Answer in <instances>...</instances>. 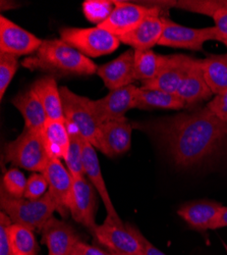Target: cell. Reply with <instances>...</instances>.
<instances>
[{
  "mask_svg": "<svg viewBox=\"0 0 227 255\" xmlns=\"http://www.w3.org/2000/svg\"><path fill=\"white\" fill-rule=\"evenodd\" d=\"M60 39L87 57L110 54L120 44L116 36L99 27L61 29Z\"/></svg>",
  "mask_w": 227,
  "mask_h": 255,
  "instance_id": "6",
  "label": "cell"
},
{
  "mask_svg": "<svg viewBox=\"0 0 227 255\" xmlns=\"http://www.w3.org/2000/svg\"><path fill=\"white\" fill-rule=\"evenodd\" d=\"M72 255H111V253H108L98 247L89 245L80 240L74 248Z\"/></svg>",
  "mask_w": 227,
  "mask_h": 255,
  "instance_id": "38",
  "label": "cell"
},
{
  "mask_svg": "<svg viewBox=\"0 0 227 255\" xmlns=\"http://www.w3.org/2000/svg\"><path fill=\"white\" fill-rule=\"evenodd\" d=\"M115 7V1L109 0H86L82 3V11L91 23L97 26L104 23Z\"/></svg>",
  "mask_w": 227,
  "mask_h": 255,
  "instance_id": "30",
  "label": "cell"
},
{
  "mask_svg": "<svg viewBox=\"0 0 227 255\" xmlns=\"http://www.w3.org/2000/svg\"><path fill=\"white\" fill-rule=\"evenodd\" d=\"M193 58L183 54L171 55V60L155 78L142 82V88L159 90L176 95L177 89L187 74Z\"/></svg>",
  "mask_w": 227,
  "mask_h": 255,
  "instance_id": "19",
  "label": "cell"
},
{
  "mask_svg": "<svg viewBox=\"0 0 227 255\" xmlns=\"http://www.w3.org/2000/svg\"><path fill=\"white\" fill-rule=\"evenodd\" d=\"M94 186L86 178H74L71 202L73 219L94 234L98 225L95 217L97 211V196Z\"/></svg>",
  "mask_w": 227,
  "mask_h": 255,
  "instance_id": "13",
  "label": "cell"
},
{
  "mask_svg": "<svg viewBox=\"0 0 227 255\" xmlns=\"http://www.w3.org/2000/svg\"><path fill=\"white\" fill-rule=\"evenodd\" d=\"M111 255H125V254H117V253H113V252H110Z\"/></svg>",
  "mask_w": 227,
  "mask_h": 255,
  "instance_id": "41",
  "label": "cell"
},
{
  "mask_svg": "<svg viewBox=\"0 0 227 255\" xmlns=\"http://www.w3.org/2000/svg\"><path fill=\"white\" fill-rule=\"evenodd\" d=\"M133 126L128 120L101 124L99 148L108 157H115L130 150Z\"/></svg>",
  "mask_w": 227,
  "mask_h": 255,
  "instance_id": "14",
  "label": "cell"
},
{
  "mask_svg": "<svg viewBox=\"0 0 227 255\" xmlns=\"http://www.w3.org/2000/svg\"><path fill=\"white\" fill-rule=\"evenodd\" d=\"M42 136L51 159H66L69 153L71 136L64 121L48 119L42 129Z\"/></svg>",
  "mask_w": 227,
  "mask_h": 255,
  "instance_id": "23",
  "label": "cell"
},
{
  "mask_svg": "<svg viewBox=\"0 0 227 255\" xmlns=\"http://www.w3.org/2000/svg\"><path fill=\"white\" fill-rule=\"evenodd\" d=\"M207 106L217 118L227 123V90L219 95H215Z\"/></svg>",
  "mask_w": 227,
  "mask_h": 255,
  "instance_id": "36",
  "label": "cell"
},
{
  "mask_svg": "<svg viewBox=\"0 0 227 255\" xmlns=\"http://www.w3.org/2000/svg\"><path fill=\"white\" fill-rule=\"evenodd\" d=\"M206 82L214 95L227 90V53L212 54L199 59Z\"/></svg>",
  "mask_w": 227,
  "mask_h": 255,
  "instance_id": "26",
  "label": "cell"
},
{
  "mask_svg": "<svg viewBox=\"0 0 227 255\" xmlns=\"http://www.w3.org/2000/svg\"><path fill=\"white\" fill-rule=\"evenodd\" d=\"M166 19L161 15L148 17L136 29L118 39L121 43L132 46L135 50H150L159 44Z\"/></svg>",
  "mask_w": 227,
  "mask_h": 255,
  "instance_id": "20",
  "label": "cell"
},
{
  "mask_svg": "<svg viewBox=\"0 0 227 255\" xmlns=\"http://www.w3.org/2000/svg\"><path fill=\"white\" fill-rule=\"evenodd\" d=\"M227 227V206H222L219 214L212 225L211 230H217L221 228H226Z\"/></svg>",
  "mask_w": 227,
  "mask_h": 255,
  "instance_id": "40",
  "label": "cell"
},
{
  "mask_svg": "<svg viewBox=\"0 0 227 255\" xmlns=\"http://www.w3.org/2000/svg\"><path fill=\"white\" fill-rule=\"evenodd\" d=\"M93 236L99 243L111 252L125 255H144L143 247L138 239L134 226H119L105 219L102 225L97 226Z\"/></svg>",
  "mask_w": 227,
  "mask_h": 255,
  "instance_id": "9",
  "label": "cell"
},
{
  "mask_svg": "<svg viewBox=\"0 0 227 255\" xmlns=\"http://www.w3.org/2000/svg\"><path fill=\"white\" fill-rule=\"evenodd\" d=\"M135 109L141 111L150 110H183L184 102L174 94L159 90H150L138 87L136 91Z\"/></svg>",
  "mask_w": 227,
  "mask_h": 255,
  "instance_id": "25",
  "label": "cell"
},
{
  "mask_svg": "<svg viewBox=\"0 0 227 255\" xmlns=\"http://www.w3.org/2000/svg\"><path fill=\"white\" fill-rule=\"evenodd\" d=\"M212 17L215 23L214 27L218 30L222 42H224L227 39V1H224V3L215 11Z\"/></svg>",
  "mask_w": 227,
  "mask_h": 255,
  "instance_id": "37",
  "label": "cell"
},
{
  "mask_svg": "<svg viewBox=\"0 0 227 255\" xmlns=\"http://www.w3.org/2000/svg\"><path fill=\"white\" fill-rule=\"evenodd\" d=\"M42 174L48 181V192L56 205V211L61 217L67 218L69 212H71L73 176L60 159H50Z\"/></svg>",
  "mask_w": 227,
  "mask_h": 255,
  "instance_id": "11",
  "label": "cell"
},
{
  "mask_svg": "<svg viewBox=\"0 0 227 255\" xmlns=\"http://www.w3.org/2000/svg\"><path fill=\"white\" fill-rule=\"evenodd\" d=\"M49 190V184L42 173H34L32 174L27 182L25 198L37 200L42 198L46 195Z\"/></svg>",
  "mask_w": 227,
  "mask_h": 255,
  "instance_id": "33",
  "label": "cell"
},
{
  "mask_svg": "<svg viewBox=\"0 0 227 255\" xmlns=\"http://www.w3.org/2000/svg\"><path fill=\"white\" fill-rule=\"evenodd\" d=\"M59 91L69 133L79 135L98 149L101 124L91 109L90 98L77 95L65 86Z\"/></svg>",
  "mask_w": 227,
  "mask_h": 255,
  "instance_id": "3",
  "label": "cell"
},
{
  "mask_svg": "<svg viewBox=\"0 0 227 255\" xmlns=\"http://www.w3.org/2000/svg\"><path fill=\"white\" fill-rule=\"evenodd\" d=\"M176 95L184 102L185 109L195 108L199 103L209 100L214 95L205 80L199 59L193 58Z\"/></svg>",
  "mask_w": 227,
  "mask_h": 255,
  "instance_id": "18",
  "label": "cell"
},
{
  "mask_svg": "<svg viewBox=\"0 0 227 255\" xmlns=\"http://www.w3.org/2000/svg\"><path fill=\"white\" fill-rule=\"evenodd\" d=\"M151 127L174 163L183 168L201 164L227 140V123L217 118L207 105L157 120Z\"/></svg>",
  "mask_w": 227,
  "mask_h": 255,
  "instance_id": "1",
  "label": "cell"
},
{
  "mask_svg": "<svg viewBox=\"0 0 227 255\" xmlns=\"http://www.w3.org/2000/svg\"><path fill=\"white\" fill-rule=\"evenodd\" d=\"M8 233L13 255L38 254L40 248L34 235V231L22 225L11 224Z\"/></svg>",
  "mask_w": 227,
  "mask_h": 255,
  "instance_id": "28",
  "label": "cell"
},
{
  "mask_svg": "<svg viewBox=\"0 0 227 255\" xmlns=\"http://www.w3.org/2000/svg\"><path fill=\"white\" fill-rule=\"evenodd\" d=\"M171 60V55H161L153 50H135L136 79L146 82L155 78Z\"/></svg>",
  "mask_w": 227,
  "mask_h": 255,
  "instance_id": "27",
  "label": "cell"
},
{
  "mask_svg": "<svg viewBox=\"0 0 227 255\" xmlns=\"http://www.w3.org/2000/svg\"><path fill=\"white\" fill-rule=\"evenodd\" d=\"M5 160L28 171L43 173L50 156L47 152L42 131L25 128L24 132L4 148Z\"/></svg>",
  "mask_w": 227,
  "mask_h": 255,
  "instance_id": "5",
  "label": "cell"
},
{
  "mask_svg": "<svg viewBox=\"0 0 227 255\" xmlns=\"http://www.w3.org/2000/svg\"><path fill=\"white\" fill-rule=\"evenodd\" d=\"M22 66L31 71H43L56 76H91L98 66L89 57L61 39L43 40L42 45Z\"/></svg>",
  "mask_w": 227,
  "mask_h": 255,
  "instance_id": "2",
  "label": "cell"
},
{
  "mask_svg": "<svg viewBox=\"0 0 227 255\" xmlns=\"http://www.w3.org/2000/svg\"><path fill=\"white\" fill-rule=\"evenodd\" d=\"M223 43H224V44H225V46L227 47V39H226V40L223 42Z\"/></svg>",
  "mask_w": 227,
  "mask_h": 255,
  "instance_id": "42",
  "label": "cell"
},
{
  "mask_svg": "<svg viewBox=\"0 0 227 255\" xmlns=\"http://www.w3.org/2000/svg\"><path fill=\"white\" fill-rule=\"evenodd\" d=\"M12 224L10 218L1 211L0 214V255H13L9 239L8 229Z\"/></svg>",
  "mask_w": 227,
  "mask_h": 255,
  "instance_id": "35",
  "label": "cell"
},
{
  "mask_svg": "<svg viewBox=\"0 0 227 255\" xmlns=\"http://www.w3.org/2000/svg\"><path fill=\"white\" fill-rule=\"evenodd\" d=\"M212 40L222 42L221 36L215 27L201 29L189 28L178 25L167 18L158 45L203 51V46L206 42Z\"/></svg>",
  "mask_w": 227,
  "mask_h": 255,
  "instance_id": "7",
  "label": "cell"
},
{
  "mask_svg": "<svg viewBox=\"0 0 227 255\" xmlns=\"http://www.w3.org/2000/svg\"><path fill=\"white\" fill-rule=\"evenodd\" d=\"M82 158H84L85 174L90 183L94 186L98 194L100 195L107 212V220L114 222L119 226H125L116 212L112 200L109 196L107 187L103 179L99 159L97 156L96 148L86 140H82Z\"/></svg>",
  "mask_w": 227,
  "mask_h": 255,
  "instance_id": "17",
  "label": "cell"
},
{
  "mask_svg": "<svg viewBox=\"0 0 227 255\" xmlns=\"http://www.w3.org/2000/svg\"><path fill=\"white\" fill-rule=\"evenodd\" d=\"M222 206L212 200H197L181 205L177 214L192 229L205 232L211 230Z\"/></svg>",
  "mask_w": 227,
  "mask_h": 255,
  "instance_id": "21",
  "label": "cell"
},
{
  "mask_svg": "<svg viewBox=\"0 0 227 255\" xmlns=\"http://www.w3.org/2000/svg\"><path fill=\"white\" fill-rule=\"evenodd\" d=\"M43 40L24 28L17 26L10 19L0 16V52L8 53L16 57L34 54Z\"/></svg>",
  "mask_w": 227,
  "mask_h": 255,
  "instance_id": "12",
  "label": "cell"
},
{
  "mask_svg": "<svg viewBox=\"0 0 227 255\" xmlns=\"http://www.w3.org/2000/svg\"><path fill=\"white\" fill-rule=\"evenodd\" d=\"M12 104L22 114L25 120V128L42 131L48 117L42 102L31 87L17 94L12 99Z\"/></svg>",
  "mask_w": 227,
  "mask_h": 255,
  "instance_id": "22",
  "label": "cell"
},
{
  "mask_svg": "<svg viewBox=\"0 0 227 255\" xmlns=\"http://www.w3.org/2000/svg\"><path fill=\"white\" fill-rule=\"evenodd\" d=\"M27 182L28 179H26L22 172L17 168L11 167L5 172L2 178L1 190L13 198H23L26 192Z\"/></svg>",
  "mask_w": 227,
  "mask_h": 255,
  "instance_id": "31",
  "label": "cell"
},
{
  "mask_svg": "<svg viewBox=\"0 0 227 255\" xmlns=\"http://www.w3.org/2000/svg\"><path fill=\"white\" fill-rule=\"evenodd\" d=\"M96 74L110 91L133 85L137 80L135 50H127L112 61L98 67Z\"/></svg>",
  "mask_w": 227,
  "mask_h": 255,
  "instance_id": "15",
  "label": "cell"
},
{
  "mask_svg": "<svg viewBox=\"0 0 227 255\" xmlns=\"http://www.w3.org/2000/svg\"><path fill=\"white\" fill-rule=\"evenodd\" d=\"M71 143L69 153L66 161V166L70 171L73 178L86 177L84 168V158H82V139L79 135L70 134Z\"/></svg>",
  "mask_w": 227,
  "mask_h": 255,
  "instance_id": "29",
  "label": "cell"
},
{
  "mask_svg": "<svg viewBox=\"0 0 227 255\" xmlns=\"http://www.w3.org/2000/svg\"><path fill=\"white\" fill-rule=\"evenodd\" d=\"M42 242L48 248V255H72L80 241L76 231L69 224L52 217L41 231Z\"/></svg>",
  "mask_w": 227,
  "mask_h": 255,
  "instance_id": "16",
  "label": "cell"
},
{
  "mask_svg": "<svg viewBox=\"0 0 227 255\" xmlns=\"http://www.w3.org/2000/svg\"><path fill=\"white\" fill-rule=\"evenodd\" d=\"M18 68L17 57L0 52V99H3L9 84Z\"/></svg>",
  "mask_w": 227,
  "mask_h": 255,
  "instance_id": "32",
  "label": "cell"
},
{
  "mask_svg": "<svg viewBox=\"0 0 227 255\" xmlns=\"http://www.w3.org/2000/svg\"><path fill=\"white\" fill-rule=\"evenodd\" d=\"M31 88L42 102L48 119L64 121V108L60 91L53 76H45L35 81Z\"/></svg>",
  "mask_w": 227,
  "mask_h": 255,
  "instance_id": "24",
  "label": "cell"
},
{
  "mask_svg": "<svg viewBox=\"0 0 227 255\" xmlns=\"http://www.w3.org/2000/svg\"><path fill=\"white\" fill-rule=\"evenodd\" d=\"M175 3L176 7L213 16L215 11L224 3V1H178Z\"/></svg>",
  "mask_w": 227,
  "mask_h": 255,
  "instance_id": "34",
  "label": "cell"
},
{
  "mask_svg": "<svg viewBox=\"0 0 227 255\" xmlns=\"http://www.w3.org/2000/svg\"><path fill=\"white\" fill-rule=\"evenodd\" d=\"M0 204L12 224L25 226L34 232L42 231L56 211V205L49 192L42 198L32 200L25 197L13 198L1 190Z\"/></svg>",
  "mask_w": 227,
  "mask_h": 255,
  "instance_id": "4",
  "label": "cell"
},
{
  "mask_svg": "<svg viewBox=\"0 0 227 255\" xmlns=\"http://www.w3.org/2000/svg\"><path fill=\"white\" fill-rule=\"evenodd\" d=\"M135 233L138 237V239L140 240L142 247H143V254L144 255H166L165 253H163L161 250H159L157 247H155L147 238L144 237L142 235V233L134 227Z\"/></svg>",
  "mask_w": 227,
  "mask_h": 255,
  "instance_id": "39",
  "label": "cell"
},
{
  "mask_svg": "<svg viewBox=\"0 0 227 255\" xmlns=\"http://www.w3.org/2000/svg\"><path fill=\"white\" fill-rule=\"evenodd\" d=\"M162 9L158 6H146L115 1V7L104 23L97 26L117 38L136 29L144 20L151 16H160Z\"/></svg>",
  "mask_w": 227,
  "mask_h": 255,
  "instance_id": "8",
  "label": "cell"
},
{
  "mask_svg": "<svg viewBox=\"0 0 227 255\" xmlns=\"http://www.w3.org/2000/svg\"><path fill=\"white\" fill-rule=\"evenodd\" d=\"M137 88L135 85H130L112 90L101 99H90V106L99 123L127 120L126 114L135 109Z\"/></svg>",
  "mask_w": 227,
  "mask_h": 255,
  "instance_id": "10",
  "label": "cell"
}]
</instances>
